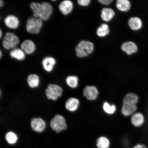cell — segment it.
Segmentation results:
<instances>
[{
	"instance_id": "obj_5",
	"label": "cell",
	"mask_w": 148,
	"mask_h": 148,
	"mask_svg": "<svg viewBox=\"0 0 148 148\" xmlns=\"http://www.w3.org/2000/svg\"><path fill=\"white\" fill-rule=\"evenodd\" d=\"M19 42L18 37L14 33L7 32L3 37L2 45L5 49H15Z\"/></svg>"
},
{
	"instance_id": "obj_18",
	"label": "cell",
	"mask_w": 148,
	"mask_h": 148,
	"mask_svg": "<svg viewBox=\"0 0 148 148\" xmlns=\"http://www.w3.org/2000/svg\"><path fill=\"white\" fill-rule=\"evenodd\" d=\"M116 6L120 12H125L130 10L131 3L129 0H117L116 2Z\"/></svg>"
},
{
	"instance_id": "obj_9",
	"label": "cell",
	"mask_w": 148,
	"mask_h": 148,
	"mask_svg": "<svg viewBox=\"0 0 148 148\" xmlns=\"http://www.w3.org/2000/svg\"><path fill=\"white\" fill-rule=\"evenodd\" d=\"M42 8L40 18L42 21H47L51 17L53 12V8L49 3L44 2L42 3Z\"/></svg>"
},
{
	"instance_id": "obj_8",
	"label": "cell",
	"mask_w": 148,
	"mask_h": 148,
	"mask_svg": "<svg viewBox=\"0 0 148 148\" xmlns=\"http://www.w3.org/2000/svg\"><path fill=\"white\" fill-rule=\"evenodd\" d=\"M83 95L89 101H94L97 99L99 94L97 88L94 86H87L83 91Z\"/></svg>"
},
{
	"instance_id": "obj_6",
	"label": "cell",
	"mask_w": 148,
	"mask_h": 148,
	"mask_svg": "<svg viewBox=\"0 0 148 148\" xmlns=\"http://www.w3.org/2000/svg\"><path fill=\"white\" fill-rule=\"evenodd\" d=\"M30 126L31 128L34 132L40 133L45 130L46 124L45 120L42 118L36 117L31 120Z\"/></svg>"
},
{
	"instance_id": "obj_4",
	"label": "cell",
	"mask_w": 148,
	"mask_h": 148,
	"mask_svg": "<svg viewBox=\"0 0 148 148\" xmlns=\"http://www.w3.org/2000/svg\"><path fill=\"white\" fill-rule=\"evenodd\" d=\"M42 25V20L40 18L31 17L28 18L26 29L31 34H36L40 32Z\"/></svg>"
},
{
	"instance_id": "obj_13",
	"label": "cell",
	"mask_w": 148,
	"mask_h": 148,
	"mask_svg": "<svg viewBox=\"0 0 148 148\" xmlns=\"http://www.w3.org/2000/svg\"><path fill=\"white\" fill-rule=\"evenodd\" d=\"M79 105V100L75 97H70L66 101L65 107L66 110L71 112H74L78 109Z\"/></svg>"
},
{
	"instance_id": "obj_7",
	"label": "cell",
	"mask_w": 148,
	"mask_h": 148,
	"mask_svg": "<svg viewBox=\"0 0 148 148\" xmlns=\"http://www.w3.org/2000/svg\"><path fill=\"white\" fill-rule=\"evenodd\" d=\"M121 51L127 55L130 56L136 53L138 51V47L136 43L132 41L124 42L121 46Z\"/></svg>"
},
{
	"instance_id": "obj_29",
	"label": "cell",
	"mask_w": 148,
	"mask_h": 148,
	"mask_svg": "<svg viewBox=\"0 0 148 148\" xmlns=\"http://www.w3.org/2000/svg\"><path fill=\"white\" fill-rule=\"evenodd\" d=\"M77 4L80 6L86 7L89 5L91 3L90 0H77Z\"/></svg>"
},
{
	"instance_id": "obj_17",
	"label": "cell",
	"mask_w": 148,
	"mask_h": 148,
	"mask_svg": "<svg viewBox=\"0 0 148 148\" xmlns=\"http://www.w3.org/2000/svg\"><path fill=\"white\" fill-rule=\"evenodd\" d=\"M56 61L55 59L51 57H47L43 59L42 61V67L46 72L49 73L53 70Z\"/></svg>"
},
{
	"instance_id": "obj_11",
	"label": "cell",
	"mask_w": 148,
	"mask_h": 148,
	"mask_svg": "<svg viewBox=\"0 0 148 148\" xmlns=\"http://www.w3.org/2000/svg\"><path fill=\"white\" fill-rule=\"evenodd\" d=\"M59 9L64 15H67L72 12L73 9V2L70 0L62 1L59 5Z\"/></svg>"
},
{
	"instance_id": "obj_10",
	"label": "cell",
	"mask_w": 148,
	"mask_h": 148,
	"mask_svg": "<svg viewBox=\"0 0 148 148\" xmlns=\"http://www.w3.org/2000/svg\"><path fill=\"white\" fill-rule=\"evenodd\" d=\"M115 15V12L112 8L104 7L101 11L100 17L103 21L106 23L112 21Z\"/></svg>"
},
{
	"instance_id": "obj_15",
	"label": "cell",
	"mask_w": 148,
	"mask_h": 148,
	"mask_svg": "<svg viewBox=\"0 0 148 148\" xmlns=\"http://www.w3.org/2000/svg\"><path fill=\"white\" fill-rule=\"evenodd\" d=\"M127 24L130 28L134 31L140 30L143 26L141 19L137 16L130 18L127 21Z\"/></svg>"
},
{
	"instance_id": "obj_27",
	"label": "cell",
	"mask_w": 148,
	"mask_h": 148,
	"mask_svg": "<svg viewBox=\"0 0 148 148\" xmlns=\"http://www.w3.org/2000/svg\"><path fill=\"white\" fill-rule=\"evenodd\" d=\"M30 7L34 17L40 18L42 8V3L33 2L31 3Z\"/></svg>"
},
{
	"instance_id": "obj_19",
	"label": "cell",
	"mask_w": 148,
	"mask_h": 148,
	"mask_svg": "<svg viewBox=\"0 0 148 148\" xmlns=\"http://www.w3.org/2000/svg\"><path fill=\"white\" fill-rule=\"evenodd\" d=\"M137 110L136 105L123 103L121 108V113L123 116H132Z\"/></svg>"
},
{
	"instance_id": "obj_3",
	"label": "cell",
	"mask_w": 148,
	"mask_h": 148,
	"mask_svg": "<svg viewBox=\"0 0 148 148\" xmlns=\"http://www.w3.org/2000/svg\"><path fill=\"white\" fill-rule=\"evenodd\" d=\"M63 90L60 86L54 84H50L45 90L46 97L49 100L57 101L59 97H62Z\"/></svg>"
},
{
	"instance_id": "obj_2",
	"label": "cell",
	"mask_w": 148,
	"mask_h": 148,
	"mask_svg": "<svg viewBox=\"0 0 148 148\" xmlns=\"http://www.w3.org/2000/svg\"><path fill=\"white\" fill-rule=\"evenodd\" d=\"M49 125L52 130L57 134L66 130L67 128L65 118L60 114H56L50 120Z\"/></svg>"
},
{
	"instance_id": "obj_23",
	"label": "cell",
	"mask_w": 148,
	"mask_h": 148,
	"mask_svg": "<svg viewBox=\"0 0 148 148\" xmlns=\"http://www.w3.org/2000/svg\"><path fill=\"white\" fill-rule=\"evenodd\" d=\"M96 145L97 148H110V140L106 136L99 137L97 139Z\"/></svg>"
},
{
	"instance_id": "obj_24",
	"label": "cell",
	"mask_w": 148,
	"mask_h": 148,
	"mask_svg": "<svg viewBox=\"0 0 148 148\" xmlns=\"http://www.w3.org/2000/svg\"><path fill=\"white\" fill-rule=\"evenodd\" d=\"M10 56L18 60H23L25 57V53L21 49H14L10 52Z\"/></svg>"
},
{
	"instance_id": "obj_1",
	"label": "cell",
	"mask_w": 148,
	"mask_h": 148,
	"mask_svg": "<svg viewBox=\"0 0 148 148\" xmlns=\"http://www.w3.org/2000/svg\"><path fill=\"white\" fill-rule=\"evenodd\" d=\"M95 46L93 42L87 40L79 42L75 49L76 55L79 58H84L93 53Z\"/></svg>"
},
{
	"instance_id": "obj_28",
	"label": "cell",
	"mask_w": 148,
	"mask_h": 148,
	"mask_svg": "<svg viewBox=\"0 0 148 148\" xmlns=\"http://www.w3.org/2000/svg\"><path fill=\"white\" fill-rule=\"evenodd\" d=\"M103 108L104 112L109 114H114L116 110L115 105H111L107 102H105L103 103Z\"/></svg>"
},
{
	"instance_id": "obj_34",
	"label": "cell",
	"mask_w": 148,
	"mask_h": 148,
	"mask_svg": "<svg viewBox=\"0 0 148 148\" xmlns=\"http://www.w3.org/2000/svg\"><path fill=\"white\" fill-rule=\"evenodd\" d=\"M2 51H0V58H2Z\"/></svg>"
},
{
	"instance_id": "obj_20",
	"label": "cell",
	"mask_w": 148,
	"mask_h": 148,
	"mask_svg": "<svg viewBox=\"0 0 148 148\" xmlns=\"http://www.w3.org/2000/svg\"><path fill=\"white\" fill-rule=\"evenodd\" d=\"M110 29L109 26L106 23L101 24L96 30V34L100 38H103L110 34Z\"/></svg>"
},
{
	"instance_id": "obj_26",
	"label": "cell",
	"mask_w": 148,
	"mask_h": 148,
	"mask_svg": "<svg viewBox=\"0 0 148 148\" xmlns=\"http://www.w3.org/2000/svg\"><path fill=\"white\" fill-rule=\"evenodd\" d=\"M66 84L72 88H77L78 86L79 79L75 75H69L66 79Z\"/></svg>"
},
{
	"instance_id": "obj_32",
	"label": "cell",
	"mask_w": 148,
	"mask_h": 148,
	"mask_svg": "<svg viewBox=\"0 0 148 148\" xmlns=\"http://www.w3.org/2000/svg\"><path fill=\"white\" fill-rule=\"evenodd\" d=\"M3 3H3V1L2 0H1L0 1V7L1 8L3 6Z\"/></svg>"
},
{
	"instance_id": "obj_14",
	"label": "cell",
	"mask_w": 148,
	"mask_h": 148,
	"mask_svg": "<svg viewBox=\"0 0 148 148\" xmlns=\"http://www.w3.org/2000/svg\"><path fill=\"white\" fill-rule=\"evenodd\" d=\"M145 119L143 114L140 112H136L131 116V121L136 127H140L145 123Z\"/></svg>"
},
{
	"instance_id": "obj_30",
	"label": "cell",
	"mask_w": 148,
	"mask_h": 148,
	"mask_svg": "<svg viewBox=\"0 0 148 148\" xmlns=\"http://www.w3.org/2000/svg\"><path fill=\"white\" fill-rule=\"evenodd\" d=\"M97 1L100 4L104 5H110L114 1L113 0H98Z\"/></svg>"
},
{
	"instance_id": "obj_31",
	"label": "cell",
	"mask_w": 148,
	"mask_h": 148,
	"mask_svg": "<svg viewBox=\"0 0 148 148\" xmlns=\"http://www.w3.org/2000/svg\"><path fill=\"white\" fill-rule=\"evenodd\" d=\"M131 148H148L147 147L144 145V144L142 143H138L136 144Z\"/></svg>"
},
{
	"instance_id": "obj_21",
	"label": "cell",
	"mask_w": 148,
	"mask_h": 148,
	"mask_svg": "<svg viewBox=\"0 0 148 148\" xmlns=\"http://www.w3.org/2000/svg\"><path fill=\"white\" fill-rule=\"evenodd\" d=\"M27 82L28 86L31 88L38 87L40 83V79L38 76L36 74H31L27 77Z\"/></svg>"
},
{
	"instance_id": "obj_12",
	"label": "cell",
	"mask_w": 148,
	"mask_h": 148,
	"mask_svg": "<svg viewBox=\"0 0 148 148\" xmlns=\"http://www.w3.org/2000/svg\"><path fill=\"white\" fill-rule=\"evenodd\" d=\"M4 23L5 25L9 28L16 29L19 25V21L16 16L10 14L4 18Z\"/></svg>"
},
{
	"instance_id": "obj_16",
	"label": "cell",
	"mask_w": 148,
	"mask_h": 148,
	"mask_svg": "<svg viewBox=\"0 0 148 148\" xmlns=\"http://www.w3.org/2000/svg\"><path fill=\"white\" fill-rule=\"evenodd\" d=\"M20 46L21 49L27 54H32L36 50V45L34 42L31 40H24Z\"/></svg>"
},
{
	"instance_id": "obj_25",
	"label": "cell",
	"mask_w": 148,
	"mask_h": 148,
	"mask_svg": "<svg viewBox=\"0 0 148 148\" xmlns=\"http://www.w3.org/2000/svg\"><path fill=\"white\" fill-rule=\"evenodd\" d=\"M5 139L9 144L14 145L17 142L18 137L16 133L12 131H9L5 134Z\"/></svg>"
},
{
	"instance_id": "obj_22",
	"label": "cell",
	"mask_w": 148,
	"mask_h": 148,
	"mask_svg": "<svg viewBox=\"0 0 148 148\" xmlns=\"http://www.w3.org/2000/svg\"><path fill=\"white\" fill-rule=\"evenodd\" d=\"M138 101L139 97L136 94L130 92L127 94L124 97L123 102V103L136 105Z\"/></svg>"
},
{
	"instance_id": "obj_33",
	"label": "cell",
	"mask_w": 148,
	"mask_h": 148,
	"mask_svg": "<svg viewBox=\"0 0 148 148\" xmlns=\"http://www.w3.org/2000/svg\"><path fill=\"white\" fill-rule=\"evenodd\" d=\"M2 36V32L1 30V29H0V38H1Z\"/></svg>"
}]
</instances>
